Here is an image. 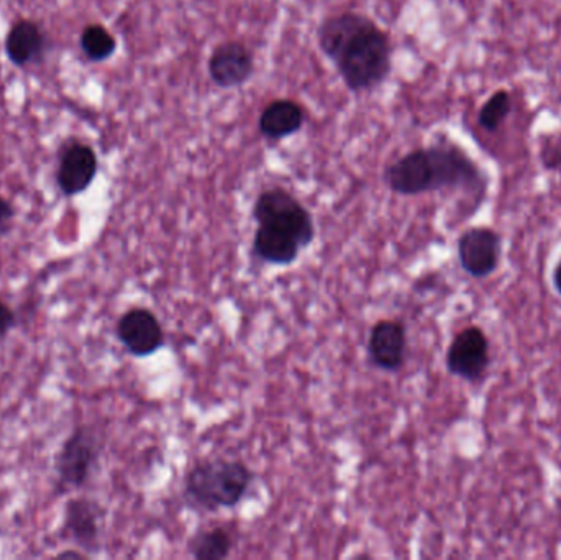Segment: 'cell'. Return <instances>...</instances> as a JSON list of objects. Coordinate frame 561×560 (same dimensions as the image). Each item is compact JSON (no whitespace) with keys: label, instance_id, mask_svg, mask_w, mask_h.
<instances>
[{"label":"cell","instance_id":"6","mask_svg":"<svg viewBox=\"0 0 561 560\" xmlns=\"http://www.w3.org/2000/svg\"><path fill=\"white\" fill-rule=\"evenodd\" d=\"M445 365L454 377L471 385L481 384L491 367V344L486 332L478 325L461 329L448 345Z\"/></svg>","mask_w":561,"mask_h":560},{"label":"cell","instance_id":"9","mask_svg":"<svg viewBox=\"0 0 561 560\" xmlns=\"http://www.w3.org/2000/svg\"><path fill=\"white\" fill-rule=\"evenodd\" d=\"M115 335L122 347L138 358L157 354L167 342L160 319L147 308H131L122 315L115 325Z\"/></svg>","mask_w":561,"mask_h":560},{"label":"cell","instance_id":"2","mask_svg":"<svg viewBox=\"0 0 561 560\" xmlns=\"http://www.w3.org/2000/svg\"><path fill=\"white\" fill-rule=\"evenodd\" d=\"M255 473L242 460L210 459L194 464L184 476L183 496L204 513L236 508L252 489Z\"/></svg>","mask_w":561,"mask_h":560},{"label":"cell","instance_id":"17","mask_svg":"<svg viewBox=\"0 0 561 560\" xmlns=\"http://www.w3.org/2000/svg\"><path fill=\"white\" fill-rule=\"evenodd\" d=\"M236 539L232 533L222 526L204 529L187 542V552L197 560H224L232 555Z\"/></svg>","mask_w":561,"mask_h":560},{"label":"cell","instance_id":"20","mask_svg":"<svg viewBox=\"0 0 561 560\" xmlns=\"http://www.w3.org/2000/svg\"><path fill=\"white\" fill-rule=\"evenodd\" d=\"M16 325L15 311L0 299V344L9 338L10 332Z\"/></svg>","mask_w":561,"mask_h":560},{"label":"cell","instance_id":"8","mask_svg":"<svg viewBox=\"0 0 561 560\" xmlns=\"http://www.w3.org/2000/svg\"><path fill=\"white\" fill-rule=\"evenodd\" d=\"M99 173V158L94 148L84 141H69L59 151L56 167V186L65 197L85 193Z\"/></svg>","mask_w":561,"mask_h":560},{"label":"cell","instance_id":"22","mask_svg":"<svg viewBox=\"0 0 561 560\" xmlns=\"http://www.w3.org/2000/svg\"><path fill=\"white\" fill-rule=\"evenodd\" d=\"M552 283L553 288H556V292L559 293L561 298V259L557 262V265L553 266Z\"/></svg>","mask_w":561,"mask_h":560},{"label":"cell","instance_id":"14","mask_svg":"<svg viewBox=\"0 0 561 560\" xmlns=\"http://www.w3.org/2000/svg\"><path fill=\"white\" fill-rule=\"evenodd\" d=\"M253 255L260 262L268 265L287 266L296 262L300 253V245L289 233L272 229L268 226H259L253 236Z\"/></svg>","mask_w":561,"mask_h":560},{"label":"cell","instance_id":"10","mask_svg":"<svg viewBox=\"0 0 561 560\" xmlns=\"http://www.w3.org/2000/svg\"><path fill=\"white\" fill-rule=\"evenodd\" d=\"M366 351L373 367L378 370L389 374L401 370L408 355V329L404 322L398 319L376 322L369 332Z\"/></svg>","mask_w":561,"mask_h":560},{"label":"cell","instance_id":"12","mask_svg":"<svg viewBox=\"0 0 561 560\" xmlns=\"http://www.w3.org/2000/svg\"><path fill=\"white\" fill-rule=\"evenodd\" d=\"M253 72H255V59H253V53L243 43H222L210 55V79L219 88L230 89L245 84Z\"/></svg>","mask_w":561,"mask_h":560},{"label":"cell","instance_id":"16","mask_svg":"<svg viewBox=\"0 0 561 560\" xmlns=\"http://www.w3.org/2000/svg\"><path fill=\"white\" fill-rule=\"evenodd\" d=\"M368 16L362 15V13L345 12L339 13V15L329 16L323 20L319 26V48L322 49L323 55L327 58L332 59L336 55L343 43L355 35L366 22Z\"/></svg>","mask_w":561,"mask_h":560},{"label":"cell","instance_id":"21","mask_svg":"<svg viewBox=\"0 0 561 560\" xmlns=\"http://www.w3.org/2000/svg\"><path fill=\"white\" fill-rule=\"evenodd\" d=\"M13 219H15V209L12 203L0 196V236H7L12 230Z\"/></svg>","mask_w":561,"mask_h":560},{"label":"cell","instance_id":"13","mask_svg":"<svg viewBox=\"0 0 561 560\" xmlns=\"http://www.w3.org/2000/svg\"><path fill=\"white\" fill-rule=\"evenodd\" d=\"M48 38L35 20H16L3 39V52L15 68H28L45 58Z\"/></svg>","mask_w":561,"mask_h":560},{"label":"cell","instance_id":"4","mask_svg":"<svg viewBox=\"0 0 561 560\" xmlns=\"http://www.w3.org/2000/svg\"><path fill=\"white\" fill-rule=\"evenodd\" d=\"M253 219L259 226H268L289 233L302 250L316 239L312 214L283 187H272L260 194L253 207Z\"/></svg>","mask_w":561,"mask_h":560},{"label":"cell","instance_id":"7","mask_svg":"<svg viewBox=\"0 0 561 560\" xmlns=\"http://www.w3.org/2000/svg\"><path fill=\"white\" fill-rule=\"evenodd\" d=\"M461 270L474 279L488 278L500 268L503 236L491 227H470L457 242Z\"/></svg>","mask_w":561,"mask_h":560},{"label":"cell","instance_id":"15","mask_svg":"<svg viewBox=\"0 0 561 560\" xmlns=\"http://www.w3.org/2000/svg\"><path fill=\"white\" fill-rule=\"evenodd\" d=\"M306 122L302 105L290 99L270 102L260 117V132L270 140H283L297 134Z\"/></svg>","mask_w":561,"mask_h":560},{"label":"cell","instance_id":"1","mask_svg":"<svg viewBox=\"0 0 561 560\" xmlns=\"http://www.w3.org/2000/svg\"><path fill=\"white\" fill-rule=\"evenodd\" d=\"M385 181L392 193L401 196L458 191L470 199L474 213L486 201L490 187L477 161L454 144L409 151L386 168Z\"/></svg>","mask_w":561,"mask_h":560},{"label":"cell","instance_id":"3","mask_svg":"<svg viewBox=\"0 0 561 560\" xmlns=\"http://www.w3.org/2000/svg\"><path fill=\"white\" fill-rule=\"evenodd\" d=\"M330 61L335 62L350 91H371L381 85L391 72V42L369 19L355 35L343 43Z\"/></svg>","mask_w":561,"mask_h":560},{"label":"cell","instance_id":"11","mask_svg":"<svg viewBox=\"0 0 561 560\" xmlns=\"http://www.w3.org/2000/svg\"><path fill=\"white\" fill-rule=\"evenodd\" d=\"M102 518L104 510L91 499H72L66 503L62 535L71 539L85 555L101 551Z\"/></svg>","mask_w":561,"mask_h":560},{"label":"cell","instance_id":"19","mask_svg":"<svg viewBox=\"0 0 561 560\" xmlns=\"http://www.w3.org/2000/svg\"><path fill=\"white\" fill-rule=\"evenodd\" d=\"M511 111H513V99L506 89H500L484 102L483 107L478 112V124L484 130L494 134L503 127Z\"/></svg>","mask_w":561,"mask_h":560},{"label":"cell","instance_id":"5","mask_svg":"<svg viewBox=\"0 0 561 560\" xmlns=\"http://www.w3.org/2000/svg\"><path fill=\"white\" fill-rule=\"evenodd\" d=\"M102 441L98 431L81 426L72 431L55 459L56 492L82 489L98 469Z\"/></svg>","mask_w":561,"mask_h":560},{"label":"cell","instance_id":"18","mask_svg":"<svg viewBox=\"0 0 561 560\" xmlns=\"http://www.w3.org/2000/svg\"><path fill=\"white\" fill-rule=\"evenodd\" d=\"M79 48L88 61L104 62L117 52V39L104 25L91 23L79 35Z\"/></svg>","mask_w":561,"mask_h":560}]
</instances>
